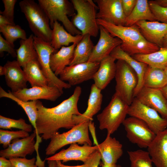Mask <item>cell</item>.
<instances>
[{"label": "cell", "mask_w": 167, "mask_h": 167, "mask_svg": "<svg viewBox=\"0 0 167 167\" xmlns=\"http://www.w3.org/2000/svg\"><path fill=\"white\" fill-rule=\"evenodd\" d=\"M48 167H56V162L54 161H48Z\"/></svg>", "instance_id": "52"}, {"label": "cell", "mask_w": 167, "mask_h": 167, "mask_svg": "<svg viewBox=\"0 0 167 167\" xmlns=\"http://www.w3.org/2000/svg\"><path fill=\"white\" fill-rule=\"evenodd\" d=\"M154 1L161 6L167 7V0H156Z\"/></svg>", "instance_id": "50"}, {"label": "cell", "mask_w": 167, "mask_h": 167, "mask_svg": "<svg viewBox=\"0 0 167 167\" xmlns=\"http://www.w3.org/2000/svg\"><path fill=\"white\" fill-rule=\"evenodd\" d=\"M19 5L34 36L50 43L52 29L50 21L39 4L33 0H23Z\"/></svg>", "instance_id": "2"}, {"label": "cell", "mask_w": 167, "mask_h": 167, "mask_svg": "<svg viewBox=\"0 0 167 167\" xmlns=\"http://www.w3.org/2000/svg\"><path fill=\"white\" fill-rule=\"evenodd\" d=\"M90 121H85L75 125L67 132L55 134L45 149V154H54L58 150L69 144L76 143L81 144L92 145L89 135V124Z\"/></svg>", "instance_id": "6"}, {"label": "cell", "mask_w": 167, "mask_h": 167, "mask_svg": "<svg viewBox=\"0 0 167 167\" xmlns=\"http://www.w3.org/2000/svg\"><path fill=\"white\" fill-rule=\"evenodd\" d=\"M97 24L105 29L113 36L120 39L123 43L137 42L145 39L135 24L131 26L117 25L97 19Z\"/></svg>", "instance_id": "18"}, {"label": "cell", "mask_w": 167, "mask_h": 167, "mask_svg": "<svg viewBox=\"0 0 167 167\" xmlns=\"http://www.w3.org/2000/svg\"><path fill=\"white\" fill-rule=\"evenodd\" d=\"M38 2L49 18L52 29L54 22L59 21L71 34L74 36L82 34L68 17L75 14L74 8L71 2L67 0H38Z\"/></svg>", "instance_id": "5"}, {"label": "cell", "mask_w": 167, "mask_h": 167, "mask_svg": "<svg viewBox=\"0 0 167 167\" xmlns=\"http://www.w3.org/2000/svg\"><path fill=\"white\" fill-rule=\"evenodd\" d=\"M161 89L164 96L167 100V85Z\"/></svg>", "instance_id": "51"}, {"label": "cell", "mask_w": 167, "mask_h": 167, "mask_svg": "<svg viewBox=\"0 0 167 167\" xmlns=\"http://www.w3.org/2000/svg\"><path fill=\"white\" fill-rule=\"evenodd\" d=\"M7 19L1 15H0V26L8 25H15Z\"/></svg>", "instance_id": "48"}, {"label": "cell", "mask_w": 167, "mask_h": 167, "mask_svg": "<svg viewBox=\"0 0 167 167\" xmlns=\"http://www.w3.org/2000/svg\"><path fill=\"white\" fill-rule=\"evenodd\" d=\"M4 66L6 69V83L11 88L12 92L27 88L28 81L26 75L17 60L7 61Z\"/></svg>", "instance_id": "22"}, {"label": "cell", "mask_w": 167, "mask_h": 167, "mask_svg": "<svg viewBox=\"0 0 167 167\" xmlns=\"http://www.w3.org/2000/svg\"><path fill=\"white\" fill-rule=\"evenodd\" d=\"M94 46L89 35L83 36L81 40L76 44L73 58L69 66L88 62Z\"/></svg>", "instance_id": "31"}, {"label": "cell", "mask_w": 167, "mask_h": 167, "mask_svg": "<svg viewBox=\"0 0 167 167\" xmlns=\"http://www.w3.org/2000/svg\"><path fill=\"white\" fill-rule=\"evenodd\" d=\"M81 92V88L76 86L71 96L51 108L45 107L41 102L37 101L36 126L38 134H41L42 139H50L59 129H71L75 125L73 120V116L81 114L77 106Z\"/></svg>", "instance_id": "1"}, {"label": "cell", "mask_w": 167, "mask_h": 167, "mask_svg": "<svg viewBox=\"0 0 167 167\" xmlns=\"http://www.w3.org/2000/svg\"><path fill=\"white\" fill-rule=\"evenodd\" d=\"M110 55L116 59L122 60L126 62L135 71L138 78V83L134 92V97L143 87V81L148 65L144 62L137 61L124 52L118 46L112 51Z\"/></svg>", "instance_id": "25"}, {"label": "cell", "mask_w": 167, "mask_h": 167, "mask_svg": "<svg viewBox=\"0 0 167 167\" xmlns=\"http://www.w3.org/2000/svg\"><path fill=\"white\" fill-rule=\"evenodd\" d=\"M76 11L73 16L71 22L80 31L83 36L88 34L96 37L99 31V25L97 22V5L92 0L71 1Z\"/></svg>", "instance_id": "3"}, {"label": "cell", "mask_w": 167, "mask_h": 167, "mask_svg": "<svg viewBox=\"0 0 167 167\" xmlns=\"http://www.w3.org/2000/svg\"><path fill=\"white\" fill-rule=\"evenodd\" d=\"M33 37L38 60L43 74L48 80V86L56 87L63 93V89L69 88L71 86L58 78L52 71L50 65L51 55L58 50L54 49L50 43L34 36Z\"/></svg>", "instance_id": "8"}, {"label": "cell", "mask_w": 167, "mask_h": 167, "mask_svg": "<svg viewBox=\"0 0 167 167\" xmlns=\"http://www.w3.org/2000/svg\"><path fill=\"white\" fill-rule=\"evenodd\" d=\"M147 150L156 167H167V128L156 135Z\"/></svg>", "instance_id": "20"}, {"label": "cell", "mask_w": 167, "mask_h": 167, "mask_svg": "<svg viewBox=\"0 0 167 167\" xmlns=\"http://www.w3.org/2000/svg\"><path fill=\"white\" fill-rule=\"evenodd\" d=\"M23 68L28 81L32 87L48 86V80L43 74L38 60L30 61Z\"/></svg>", "instance_id": "30"}, {"label": "cell", "mask_w": 167, "mask_h": 167, "mask_svg": "<svg viewBox=\"0 0 167 167\" xmlns=\"http://www.w3.org/2000/svg\"><path fill=\"white\" fill-rule=\"evenodd\" d=\"M82 34L73 35L66 30L58 21L53 24L52 28L51 40L50 43L55 49L58 50L62 46H68L70 43H78L82 39Z\"/></svg>", "instance_id": "26"}, {"label": "cell", "mask_w": 167, "mask_h": 167, "mask_svg": "<svg viewBox=\"0 0 167 167\" xmlns=\"http://www.w3.org/2000/svg\"><path fill=\"white\" fill-rule=\"evenodd\" d=\"M100 37L94 46L88 61L100 62L104 58L109 56L113 50L120 45L122 41L112 36L103 27L99 25Z\"/></svg>", "instance_id": "13"}, {"label": "cell", "mask_w": 167, "mask_h": 167, "mask_svg": "<svg viewBox=\"0 0 167 167\" xmlns=\"http://www.w3.org/2000/svg\"><path fill=\"white\" fill-rule=\"evenodd\" d=\"M0 97H6L16 102L24 110L30 122H35L37 117V101H24L18 99L12 94L11 91H5L0 87Z\"/></svg>", "instance_id": "35"}, {"label": "cell", "mask_w": 167, "mask_h": 167, "mask_svg": "<svg viewBox=\"0 0 167 167\" xmlns=\"http://www.w3.org/2000/svg\"><path fill=\"white\" fill-rule=\"evenodd\" d=\"M129 106L115 92L108 105L97 116L101 130L111 135L117 131L128 115Z\"/></svg>", "instance_id": "4"}, {"label": "cell", "mask_w": 167, "mask_h": 167, "mask_svg": "<svg viewBox=\"0 0 167 167\" xmlns=\"http://www.w3.org/2000/svg\"><path fill=\"white\" fill-rule=\"evenodd\" d=\"M76 45V44H72L68 46H62L57 52L51 55L50 65L56 76L59 75L66 66L69 65Z\"/></svg>", "instance_id": "27"}, {"label": "cell", "mask_w": 167, "mask_h": 167, "mask_svg": "<svg viewBox=\"0 0 167 167\" xmlns=\"http://www.w3.org/2000/svg\"><path fill=\"white\" fill-rule=\"evenodd\" d=\"M6 72V69L5 66H0V75L2 76L5 75Z\"/></svg>", "instance_id": "53"}, {"label": "cell", "mask_w": 167, "mask_h": 167, "mask_svg": "<svg viewBox=\"0 0 167 167\" xmlns=\"http://www.w3.org/2000/svg\"><path fill=\"white\" fill-rule=\"evenodd\" d=\"M121 48L126 53L132 56L135 54H147L157 51L160 48L145 39L131 43H123Z\"/></svg>", "instance_id": "34"}, {"label": "cell", "mask_w": 167, "mask_h": 167, "mask_svg": "<svg viewBox=\"0 0 167 167\" xmlns=\"http://www.w3.org/2000/svg\"><path fill=\"white\" fill-rule=\"evenodd\" d=\"M101 167H117V165H109L107 164H105L101 162L100 163Z\"/></svg>", "instance_id": "55"}, {"label": "cell", "mask_w": 167, "mask_h": 167, "mask_svg": "<svg viewBox=\"0 0 167 167\" xmlns=\"http://www.w3.org/2000/svg\"><path fill=\"white\" fill-rule=\"evenodd\" d=\"M100 62H87L66 66L60 74L59 79L74 86L93 79Z\"/></svg>", "instance_id": "11"}, {"label": "cell", "mask_w": 167, "mask_h": 167, "mask_svg": "<svg viewBox=\"0 0 167 167\" xmlns=\"http://www.w3.org/2000/svg\"><path fill=\"white\" fill-rule=\"evenodd\" d=\"M163 47L167 48V34L165 36L163 39Z\"/></svg>", "instance_id": "54"}, {"label": "cell", "mask_w": 167, "mask_h": 167, "mask_svg": "<svg viewBox=\"0 0 167 167\" xmlns=\"http://www.w3.org/2000/svg\"><path fill=\"white\" fill-rule=\"evenodd\" d=\"M164 72L167 76V66L164 69Z\"/></svg>", "instance_id": "56"}, {"label": "cell", "mask_w": 167, "mask_h": 167, "mask_svg": "<svg viewBox=\"0 0 167 167\" xmlns=\"http://www.w3.org/2000/svg\"><path fill=\"white\" fill-rule=\"evenodd\" d=\"M99 11L96 18L117 25L125 26L126 17L121 0H95Z\"/></svg>", "instance_id": "12"}, {"label": "cell", "mask_w": 167, "mask_h": 167, "mask_svg": "<svg viewBox=\"0 0 167 167\" xmlns=\"http://www.w3.org/2000/svg\"><path fill=\"white\" fill-rule=\"evenodd\" d=\"M139 28L143 37L148 41L163 47V39L167 34V24L157 21L143 20L135 24Z\"/></svg>", "instance_id": "19"}, {"label": "cell", "mask_w": 167, "mask_h": 167, "mask_svg": "<svg viewBox=\"0 0 167 167\" xmlns=\"http://www.w3.org/2000/svg\"><path fill=\"white\" fill-rule=\"evenodd\" d=\"M107 135L105 140L97 145L102 162L109 165H116L123 154L122 145L115 138Z\"/></svg>", "instance_id": "21"}, {"label": "cell", "mask_w": 167, "mask_h": 167, "mask_svg": "<svg viewBox=\"0 0 167 167\" xmlns=\"http://www.w3.org/2000/svg\"><path fill=\"white\" fill-rule=\"evenodd\" d=\"M88 128L89 130L90 131L93 138L94 144H95V145H98L99 144L98 143L96 139L95 131V129L94 123V122H92V121H90L89 124Z\"/></svg>", "instance_id": "46"}, {"label": "cell", "mask_w": 167, "mask_h": 167, "mask_svg": "<svg viewBox=\"0 0 167 167\" xmlns=\"http://www.w3.org/2000/svg\"><path fill=\"white\" fill-rule=\"evenodd\" d=\"M29 136L28 132L21 130L17 131H9L0 130V143L4 148H7L11 141L19 138H24Z\"/></svg>", "instance_id": "39"}, {"label": "cell", "mask_w": 167, "mask_h": 167, "mask_svg": "<svg viewBox=\"0 0 167 167\" xmlns=\"http://www.w3.org/2000/svg\"><path fill=\"white\" fill-rule=\"evenodd\" d=\"M36 133H33L26 138L13 140L6 148L0 151V156L9 159L11 158H25L28 155H32L35 150V138Z\"/></svg>", "instance_id": "17"}, {"label": "cell", "mask_w": 167, "mask_h": 167, "mask_svg": "<svg viewBox=\"0 0 167 167\" xmlns=\"http://www.w3.org/2000/svg\"><path fill=\"white\" fill-rule=\"evenodd\" d=\"M142 104L167 119V100L161 89L143 87L135 97Z\"/></svg>", "instance_id": "14"}, {"label": "cell", "mask_w": 167, "mask_h": 167, "mask_svg": "<svg viewBox=\"0 0 167 167\" xmlns=\"http://www.w3.org/2000/svg\"><path fill=\"white\" fill-rule=\"evenodd\" d=\"M34 35L31 34L25 40L21 39L20 46L17 49V61L23 68L30 61L38 60L37 54L34 44Z\"/></svg>", "instance_id": "29"}, {"label": "cell", "mask_w": 167, "mask_h": 167, "mask_svg": "<svg viewBox=\"0 0 167 167\" xmlns=\"http://www.w3.org/2000/svg\"><path fill=\"white\" fill-rule=\"evenodd\" d=\"M128 115L144 121L156 135L167 128V119L162 118L156 111L142 104L136 97L129 106Z\"/></svg>", "instance_id": "10"}, {"label": "cell", "mask_w": 167, "mask_h": 167, "mask_svg": "<svg viewBox=\"0 0 167 167\" xmlns=\"http://www.w3.org/2000/svg\"><path fill=\"white\" fill-rule=\"evenodd\" d=\"M116 59L109 55L100 62L99 67L92 79L94 84L100 89H104L115 78L116 71Z\"/></svg>", "instance_id": "23"}, {"label": "cell", "mask_w": 167, "mask_h": 167, "mask_svg": "<svg viewBox=\"0 0 167 167\" xmlns=\"http://www.w3.org/2000/svg\"><path fill=\"white\" fill-rule=\"evenodd\" d=\"M0 167H14L9 160L1 156L0 157Z\"/></svg>", "instance_id": "47"}, {"label": "cell", "mask_w": 167, "mask_h": 167, "mask_svg": "<svg viewBox=\"0 0 167 167\" xmlns=\"http://www.w3.org/2000/svg\"><path fill=\"white\" fill-rule=\"evenodd\" d=\"M12 93L18 99L25 102L39 99L55 101L63 94L57 87L48 86L26 88Z\"/></svg>", "instance_id": "16"}, {"label": "cell", "mask_w": 167, "mask_h": 167, "mask_svg": "<svg viewBox=\"0 0 167 167\" xmlns=\"http://www.w3.org/2000/svg\"><path fill=\"white\" fill-rule=\"evenodd\" d=\"M130 167H152V162L148 151L142 149L128 151Z\"/></svg>", "instance_id": "36"}, {"label": "cell", "mask_w": 167, "mask_h": 167, "mask_svg": "<svg viewBox=\"0 0 167 167\" xmlns=\"http://www.w3.org/2000/svg\"><path fill=\"white\" fill-rule=\"evenodd\" d=\"M122 10L126 18L128 16L134 9L137 0H121Z\"/></svg>", "instance_id": "44"}, {"label": "cell", "mask_w": 167, "mask_h": 167, "mask_svg": "<svg viewBox=\"0 0 167 167\" xmlns=\"http://www.w3.org/2000/svg\"><path fill=\"white\" fill-rule=\"evenodd\" d=\"M117 167H122L121 165H117Z\"/></svg>", "instance_id": "57"}, {"label": "cell", "mask_w": 167, "mask_h": 167, "mask_svg": "<svg viewBox=\"0 0 167 167\" xmlns=\"http://www.w3.org/2000/svg\"><path fill=\"white\" fill-rule=\"evenodd\" d=\"M167 85V76L164 70L148 66L145 73L143 87L161 89Z\"/></svg>", "instance_id": "32"}, {"label": "cell", "mask_w": 167, "mask_h": 167, "mask_svg": "<svg viewBox=\"0 0 167 167\" xmlns=\"http://www.w3.org/2000/svg\"><path fill=\"white\" fill-rule=\"evenodd\" d=\"M101 91L94 84L91 85L86 110L80 115H74L73 116V120L75 125L85 121L93 120V116L101 109L103 98Z\"/></svg>", "instance_id": "24"}, {"label": "cell", "mask_w": 167, "mask_h": 167, "mask_svg": "<svg viewBox=\"0 0 167 167\" xmlns=\"http://www.w3.org/2000/svg\"><path fill=\"white\" fill-rule=\"evenodd\" d=\"M14 167H37L35 164L36 158L34 157L30 159L25 158L15 157L9 159Z\"/></svg>", "instance_id": "42"}, {"label": "cell", "mask_w": 167, "mask_h": 167, "mask_svg": "<svg viewBox=\"0 0 167 167\" xmlns=\"http://www.w3.org/2000/svg\"><path fill=\"white\" fill-rule=\"evenodd\" d=\"M56 167H88L87 165L85 164L81 165L75 166H70L65 165L62 164L60 161H56Z\"/></svg>", "instance_id": "49"}, {"label": "cell", "mask_w": 167, "mask_h": 167, "mask_svg": "<svg viewBox=\"0 0 167 167\" xmlns=\"http://www.w3.org/2000/svg\"><path fill=\"white\" fill-rule=\"evenodd\" d=\"M122 124L129 141L140 148H147L156 136L145 122L137 118H126Z\"/></svg>", "instance_id": "9"}, {"label": "cell", "mask_w": 167, "mask_h": 167, "mask_svg": "<svg viewBox=\"0 0 167 167\" xmlns=\"http://www.w3.org/2000/svg\"><path fill=\"white\" fill-rule=\"evenodd\" d=\"M32 125L27 124L25 120L20 118L15 120L0 115V128L3 129H11V128H16L31 132L32 130Z\"/></svg>", "instance_id": "38"}, {"label": "cell", "mask_w": 167, "mask_h": 167, "mask_svg": "<svg viewBox=\"0 0 167 167\" xmlns=\"http://www.w3.org/2000/svg\"><path fill=\"white\" fill-rule=\"evenodd\" d=\"M156 21L151 10L147 0H137L135 6L130 14L126 18V26H131L141 20Z\"/></svg>", "instance_id": "28"}, {"label": "cell", "mask_w": 167, "mask_h": 167, "mask_svg": "<svg viewBox=\"0 0 167 167\" xmlns=\"http://www.w3.org/2000/svg\"><path fill=\"white\" fill-rule=\"evenodd\" d=\"M6 52L13 57H17L16 50L14 49V45L8 42L0 34V54L1 57L3 56V52Z\"/></svg>", "instance_id": "43"}, {"label": "cell", "mask_w": 167, "mask_h": 167, "mask_svg": "<svg viewBox=\"0 0 167 167\" xmlns=\"http://www.w3.org/2000/svg\"><path fill=\"white\" fill-rule=\"evenodd\" d=\"M137 61L150 66L164 69L167 66V48H161L159 50L147 54H135L131 56Z\"/></svg>", "instance_id": "33"}, {"label": "cell", "mask_w": 167, "mask_h": 167, "mask_svg": "<svg viewBox=\"0 0 167 167\" xmlns=\"http://www.w3.org/2000/svg\"><path fill=\"white\" fill-rule=\"evenodd\" d=\"M17 1L16 0H2L4 10L0 11V15L14 24H15L14 21V8Z\"/></svg>", "instance_id": "41"}, {"label": "cell", "mask_w": 167, "mask_h": 167, "mask_svg": "<svg viewBox=\"0 0 167 167\" xmlns=\"http://www.w3.org/2000/svg\"><path fill=\"white\" fill-rule=\"evenodd\" d=\"M116 63L115 93L130 105L135 98L138 77L134 70L124 61L118 60Z\"/></svg>", "instance_id": "7"}, {"label": "cell", "mask_w": 167, "mask_h": 167, "mask_svg": "<svg viewBox=\"0 0 167 167\" xmlns=\"http://www.w3.org/2000/svg\"><path fill=\"white\" fill-rule=\"evenodd\" d=\"M148 3L156 20L167 24V7L161 6L153 0L148 1Z\"/></svg>", "instance_id": "40"}, {"label": "cell", "mask_w": 167, "mask_h": 167, "mask_svg": "<svg viewBox=\"0 0 167 167\" xmlns=\"http://www.w3.org/2000/svg\"><path fill=\"white\" fill-rule=\"evenodd\" d=\"M0 32L5 39L13 45H14V42L18 39L25 40L27 38L25 31L18 25L0 26Z\"/></svg>", "instance_id": "37"}, {"label": "cell", "mask_w": 167, "mask_h": 167, "mask_svg": "<svg viewBox=\"0 0 167 167\" xmlns=\"http://www.w3.org/2000/svg\"><path fill=\"white\" fill-rule=\"evenodd\" d=\"M97 146L85 144L79 146L77 143L71 144L67 149L45 159L47 161H60L65 162L70 161H79L84 163L91 155L97 151Z\"/></svg>", "instance_id": "15"}, {"label": "cell", "mask_w": 167, "mask_h": 167, "mask_svg": "<svg viewBox=\"0 0 167 167\" xmlns=\"http://www.w3.org/2000/svg\"><path fill=\"white\" fill-rule=\"evenodd\" d=\"M101 160V155L96 151L91 155L84 164H86L88 167H98Z\"/></svg>", "instance_id": "45"}]
</instances>
